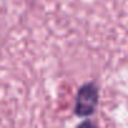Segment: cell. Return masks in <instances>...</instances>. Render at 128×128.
<instances>
[{"label": "cell", "instance_id": "obj_1", "mask_svg": "<svg viewBox=\"0 0 128 128\" xmlns=\"http://www.w3.org/2000/svg\"><path fill=\"white\" fill-rule=\"evenodd\" d=\"M99 99L98 87L93 82H88L83 84L77 93L74 113L78 117H88L94 113Z\"/></svg>", "mask_w": 128, "mask_h": 128}, {"label": "cell", "instance_id": "obj_2", "mask_svg": "<svg viewBox=\"0 0 128 128\" xmlns=\"http://www.w3.org/2000/svg\"><path fill=\"white\" fill-rule=\"evenodd\" d=\"M77 128H97L90 120H84V122H82Z\"/></svg>", "mask_w": 128, "mask_h": 128}]
</instances>
